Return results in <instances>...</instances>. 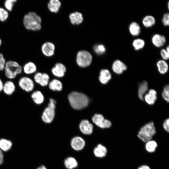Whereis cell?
<instances>
[{"mask_svg": "<svg viewBox=\"0 0 169 169\" xmlns=\"http://www.w3.org/2000/svg\"><path fill=\"white\" fill-rule=\"evenodd\" d=\"M151 40L152 44L155 47L160 48L165 44L166 41V39L164 36L156 33L153 35Z\"/></svg>", "mask_w": 169, "mask_h": 169, "instance_id": "5bb4252c", "label": "cell"}, {"mask_svg": "<svg viewBox=\"0 0 169 169\" xmlns=\"http://www.w3.org/2000/svg\"><path fill=\"white\" fill-rule=\"evenodd\" d=\"M79 128L81 131L85 135H90L93 131V125L87 120H83L81 121L79 125Z\"/></svg>", "mask_w": 169, "mask_h": 169, "instance_id": "7c38bea8", "label": "cell"}, {"mask_svg": "<svg viewBox=\"0 0 169 169\" xmlns=\"http://www.w3.org/2000/svg\"><path fill=\"white\" fill-rule=\"evenodd\" d=\"M92 60V55L87 51L81 50L77 53L76 61L80 67L85 68L88 66L90 64Z\"/></svg>", "mask_w": 169, "mask_h": 169, "instance_id": "5b68a950", "label": "cell"}, {"mask_svg": "<svg viewBox=\"0 0 169 169\" xmlns=\"http://www.w3.org/2000/svg\"><path fill=\"white\" fill-rule=\"evenodd\" d=\"M2 40L0 38V46L2 45Z\"/></svg>", "mask_w": 169, "mask_h": 169, "instance_id": "7dc6e473", "label": "cell"}, {"mask_svg": "<svg viewBox=\"0 0 169 169\" xmlns=\"http://www.w3.org/2000/svg\"><path fill=\"white\" fill-rule=\"evenodd\" d=\"M66 71L65 66L62 63H59L56 64L55 67L52 69V72L54 75L59 77H63Z\"/></svg>", "mask_w": 169, "mask_h": 169, "instance_id": "2e32d148", "label": "cell"}, {"mask_svg": "<svg viewBox=\"0 0 169 169\" xmlns=\"http://www.w3.org/2000/svg\"><path fill=\"white\" fill-rule=\"evenodd\" d=\"M111 74L108 69H103L100 70L99 79L100 81L102 84H106L111 79Z\"/></svg>", "mask_w": 169, "mask_h": 169, "instance_id": "e0dca14e", "label": "cell"}, {"mask_svg": "<svg viewBox=\"0 0 169 169\" xmlns=\"http://www.w3.org/2000/svg\"><path fill=\"white\" fill-rule=\"evenodd\" d=\"M12 146V142L8 140L2 139L0 140V149L4 151L9 150Z\"/></svg>", "mask_w": 169, "mask_h": 169, "instance_id": "4dcf8cb0", "label": "cell"}, {"mask_svg": "<svg viewBox=\"0 0 169 169\" xmlns=\"http://www.w3.org/2000/svg\"><path fill=\"white\" fill-rule=\"evenodd\" d=\"M148 90V83L145 81H143L139 85L138 91V96L141 100H143L144 96Z\"/></svg>", "mask_w": 169, "mask_h": 169, "instance_id": "7402d4cb", "label": "cell"}, {"mask_svg": "<svg viewBox=\"0 0 169 169\" xmlns=\"http://www.w3.org/2000/svg\"><path fill=\"white\" fill-rule=\"evenodd\" d=\"M3 84L2 80L0 79V91H1L3 90Z\"/></svg>", "mask_w": 169, "mask_h": 169, "instance_id": "ee69618b", "label": "cell"}, {"mask_svg": "<svg viewBox=\"0 0 169 169\" xmlns=\"http://www.w3.org/2000/svg\"><path fill=\"white\" fill-rule=\"evenodd\" d=\"M49 87L50 89L53 90L60 91L62 88V85L60 81L54 79L50 82Z\"/></svg>", "mask_w": 169, "mask_h": 169, "instance_id": "f546056e", "label": "cell"}, {"mask_svg": "<svg viewBox=\"0 0 169 169\" xmlns=\"http://www.w3.org/2000/svg\"><path fill=\"white\" fill-rule=\"evenodd\" d=\"M15 87L14 84L11 81L6 82L3 85V90L8 95H12L14 91Z\"/></svg>", "mask_w": 169, "mask_h": 169, "instance_id": "484cf974", "label": "cell"}, {"mask_svg": "<svg viewBox=\"0 0 169 169\" xmlns=\"http://www.w3.org/2000/svg\"><path fill=\"white\" fill-rule=\"evenodd\" d=\"M6 62L4 55L0 53V71L4 70Z\"/></svg>", "mask_w": 169, "mask_h": 169, "instance_id": "f35d334b", "label": "cell"}, {"mask_svg": "<svg viewBox=\"0 0 169 169\" xmlns=\"http://www.w3.org/2000/svg\"><path fill=\"white\" fill-rule=\"evenodd\" d=\"M31 97L33 101L37 104H41L44 101V96L39 91L34 92L31 95Z\"/></svg>", "mask_w": 169, "mask_h": 169, "instance_id": "83f0119b", "label": "cell"}, {"mask_svg": "<svg viewBox=\"0 0 169 169\" xmlns=\"http://www.w3.org/2000/svg\"><path fill=\"white\" fill-rule=\"evenodd\" d=\"M61 6V3L59 0H51L48 4L49 10L52 13L58 12Z\"/></svg>", "mask_w": 169, "mask_h": 169, "instance_id": "603a6c76", "label": "cell"}, {"mask_svg": "<svg viewBox=\"0 0 169 169\" xmlns=\"http://www.w3.org/2000/svg\"><path fill=\"white\" fill-rule=\"evenodd\" d=\"M127 69L126 65L119 59L115 60L112 65V69L115 73L117 74H122Z\"/></svg>", "mask_w": 169, "mask_h": 169, "instance_id": "ba28073f", "label": "cell"}, {"mask_svg": "<svg viewBox=\"0 0 169 169\" xmlns=\"http://www.w3.org/2000/svg\"><path fill=\"white\" fill-rule=\"evenodd\" d=\"M37 169H47L44 165H42L38 167Z\"/></svg>", "mask_w": 169, "mask_h": 169, "instance_id": "f6af8a7d", "label": "cell"}, {"mask_svg": "<svg viewBox=\"0 0 169 169\" xmlns=\"http://www.w3.org/2000/svg\"><path fill=\"white\" fill-rule=\"evenodd\" d=\"M17 2V0H6L4 3V8L8 12L12 11L14 5Z\"/></svg>", "mask_w": 169, "mask_h": 169, "instance_id": "d6a6232c", "label": "cell"}, {"mask_svg": "<svg viewBox=\"0 0 169 169\" xmlns=\"http://www.w3.org/2000/svg\"><path fill=\"white\" fill-rule=\"evenodd\" d=\"M128 29L130 33L133 36H137L141 33L140 26L136 22H132L130 24Z\"/></svg>", "mask_w": 169, "mask_h": 169, "instance_id": "d6986e66", "label": "cell"}, {"mask_svg": "<svg viewBox=\"0 0 169 169\" xmlns=\"http://www.w3.org/2000/svg\"><path fill=\"white\" fill-rule=\"evenodd\" d=\"M137 169H151V168L147 165H143L139 167Z\"/></svg>", "mask_w": 169, "mask_h": 169, "instance_id": "7bdbcfd3", "label": "cell"}, {"mask_svg": "<svg viewBox=\"0 0 169 169\" xmlns=\"http://www.w3.org/2000/svg\"><path fill=\"white\" fill-rule=\"evenodd\" d=\"M163 126L164 129L167 132L169 131V119L168 118L166 119L164 121Z\"/></svg>", "mask_w": 169, "mask_h": 169, "instance_id": "ab89813d", "label": "cell"}, {"mask_svg": "<svg viewBox=\"0 0 169 169\" xmlns=\"http://www.w3.org/2000/svg\"><path fill=\"white\" fill-rule=\"evenodd\" d=\"M95 156L97 157L102 158L106 156L107 150L106 148L101 144H98L93 151Z\"/></svg>", "mask_w": 169, "mask_h": 169, "instance_id": "ffe728a7", "label": "cell"}, {"mask_svg": "<svg viewBox=\"0 0 169 169\" xmlns=\"http://www.w3.org/2000/svg\"><path fill=\"white\" fill-rule=\"evenodd\" d=\"M169 2H168V3H167V8H168V9H169Z\"/></svg>", "mask_w": 169, "mask_h": 169, "instance_id": "c3c4849f", "label": "cell"}, {"mask_svg": "<svg viewBox=\"0 0 169 169\" xmlns=\"http://www.w3.org/2000/svg\"><path fill=\"white\" fill-rule=\"evenodd\" d=\"M55 48V46L53 43L47 42L42 44L41 49L43 54L47 57H49L54 54Z\"/></svg>", "mask_w": 169, "mask_h": 169, "instance_id": "30bf717a", "label": "cell"}, {"mask_svg": "<svg viewBox=\"0 0 169 169\" xmlns=\"http://www.w3.org/2000/svg\"><path fill=\"white\" fill-rule=\"evenodd\" d=\"M156 67L159 73L161 74H166L168 70V65L166 61L163 59L158 60L156 62Z\"/></svg>", "mask_w": 169, "mask_h": 169, "instance_id": "44dd1931", "label": "cell"}, {"mask_svg": "<svg viewBox=\"0 0 169 169\" xmlns=\"http://www.w3.org/2000/svg\"><path fill=\"white\" fill-rule=\"evenodd\" d=\"M23 22L25 28L28 30L37 31L40 30L42 28L41 18L34 12H29L25 14Z\"/></svg>", "mask_w": 169, "mask_h": 169, "instance_id": "6da1fadb", "label": "cell"}, {"mask_svg": "<svg viewBox=\"0 0 169 169\" xmlns=\"http://www.w3.org/2000/svg\"><path fill=\"white\" fill-rule=\"evenodd\" d=\"M18 84L19 86L27 92L32 91L34 87V84L33 80L27 77H23L19 79Z\"/></svg>", "mask_w": 169, "mask_h": 169, "instance_id": "52a82bcc", "label": "cell"}, {"mask_svg": "<svg viewBox=\"0 0 169 169\" xmlns=\"http://www.w3.org/2000/svg\"><path fill=\"white\" fill-rule=\"evenodd\" d=\"M145 42L144 40L140 38L134 39L132 42V45L136 50H139L145 46Z\"/></svg>", "mask_w": 169, "mask_h": 169, "instance_id": "f1b7e54d", "label": "cell"}, {"mask_svg": "<svg viewBox=\"0 0 169 169\" xmlns=\"http://www.w3.org/2000/svg\"><path fill=\"white\" fill-rule=\"evenodd\" d=\"M64 165L68 169H73L77 166L78 162L74 158L69 157L65 160Z\"/></svg>", "mask_w": 169, "mask_h": 169, "instance_id": "4316f807", "label": "cell"}, {"mask_svg": "<svg viewBox=\"0 0 169 169\" xmlns=\"http://www.w3.org/2000/svg\"><path fill=\"white\" fill-rule=\"evenodd\" d=\"M160 54L162 59L166 61L169 59V52H168L165 49H162L161 50Z\"/></svg>", "mask_w": 169, "mask_h": 169, "instance_id": "8d00e7d4", "label": "cell"}, {"mask_svg": "<svg viewBox=\"0 0 169 169\" xmlns=\"http://www.w3.org/2000/svg\"><path fill=\"white\" fill-rule=\"evenodd\" d=\"M68 99L72 107L77 110L85 108L89 102L88 99L85 95L76 91L70 93L69 95Z\"/></svg>", "mask_w": 169, "mask_h": 169, "instance_id": "7a4b0ae2", "label": "cell"}, {"mask_svg": "<svg viewBox=\"0 0 169 169\" xmlns=\"http://www.w3.org/2000/svg\"><path fill=\"white\" fill-rule=\"evenodd\" d=\"M5 73L9 79L15 78L17 75L22 73V67L17 62L13 60L6 61L5 66Z\"/></svg>", "mask_w": 169, "mask_h": 169, "instance_id": "277c9868", "label": "cell"}, {"mask_svg": "<svg viewBox=\"0 0 169 169\" xmlns=\"http://www.w3.org/2000/svg\"><path fill=\"white\" fill-rule=\"evenodd\" d=\"M3 155L2 150L0 149V165L3 163Z\"/></svg>", "mask_w": 169, "mask_h": 169, "instance_id": "b9f144b4", "label": "cell"}, {"mask_svg": "<svg viewBox=\"0 0 169 169\" xmlns=\"http://www.w3.org/2000/svg\"><path fill=\"white\" fill-rule=\"evenodd\" d=\"M92 120L96 125L101 128H109L112 125L110 121L105 119L103 116L100 114H95L93 117Z\"/></svg>", "mask_w": 169, "mask_h": 169, "instance_id": "8992f818", "label": "cell"}, {"mask_svg": "<svg viewBox=\"0 0 169 169\" xmlns=\"http://www.w3.org/2000/svg\"><path fill=\"white\" fill-rule=\"evenodd\" d=\"M54 115V109L48 107L44 110L42 115V119L45 123H49L53 121Z\"/></svg>", "mask_w": 169, "mask_h": 169, "instance_id": "8fae6325", "label": "cell"}, {"mask_svg": "<svg viewBox=\"0 0 169 169\" xmlns=\"http://www.w3.org/2000/svg\"><path fill=\"white\" fill-rule=\"evenodd\" d=\"M9 16L8 12L4 8L0 7V21L4 22L8 18Z\"/></svg>", "mask_w": 169, "mask_h": 169, "instance_id": "836d02e7", "label": "cell"}, {"mask_svg": "<svg viewBox=\"0 0 169 169\" xmlns=\"http://www.w3.org/2000/svg\"><path fill=\"white\" fill-rule=\"evenodd\" d=\"M93 48L94 52L98 55L103 54L106 50L105 47L102 44H96L94 46Z\"/></svg>", "mask_w": 169, "mask_h": 169, "instance_id": "e575fe53", "label": "cell"}, {"mask_svg": "<svg viewBox=\"0 0 169 169\" xmlns=\"http://www.w3.org/2000/svg\"><path fill=\"white\" fill-rule=\"evenodd\" d=\"M162 22L163 25L165 26L169 25V13H166L164 14L162 18Z\"/></svg>", "mask_w": 169, "mask_h": 169, "instance_id": "74e56055", "label": "cell"}, {"mask_svg": "<svg viewBox=\"0 0 169 169\" xmlns=\"http://www.w3.org/2000/svg\"><path fill=\"white\" fill-rule=\"evenodd\" d=\"M71 146L73 149L76 151H80L84 147L85 142L81 137L77 136L73 138L71 141Z\"/></svg>", "mask_w": 169, "mask_h": 169, "instance_id": "9c48e42d", "label": "cell"}, {"mask_svg": "<svg viewBox=\"0 0 169 169\" xmlns=\"http://www.w3.org/2000/svg\"><path fill=\"white\" fill-rule=\"evenodd\" d=\"M142 23L143 25L146 28H150L153 26L156 23V19L151 15H147L142 19Z\"/></svg>", "mask_w": 169, "mask_h": 169, "instance_id": "cb8c5ba5", "label": "cell"}, {"mask_svg": "<svg viewBox=\"0 0 169 169\" xmlns=\"http://www.w3.org/2000/svg\"><path fill=\"white\" fill-rule=\"evenodd\" d=\"M25 73L26 74H31L35 72L37 70V67L35 64L31 61L26 63L22 68Z\"/></svg>", "mask_w": 169, "mask_h": 169, "instance_id": "d4e9b609", "label": "cell"}, {"mask_svg": "<svg viewBox=\"0 0 169 169\" xmlns=\"http://www.w3.org/2000/svg\"><path fill=\"white\" fill-rule=\"evenodd\" d=\"M162 96L167 102L169 101V86L166 85L164 86L162 92Z\"/></svg>", "mask_w": 169, "mask_h": 169, "instance_id": "d590c367", "label": "cell"}, {"mask_svg": "<svg viewBox=\"0 0 169 169\" xmlns=\"http://www.w3.org/2000/svg\"><path fill=\"white\" fill-rule=\"evenodd\" d=\"M145 148L149 152H154L157 146V144L156 141L153 140H150L146 142Z\"/></svg>", "mask_w": 169, "mask_h": 169, "instance_id": "1f68e13d", "label": "cell"}, {"mask_svg": "<svg viewBox=\"0 0 169 169\" xmlns=\"http://www.w3.org/2000/svg\"><path fill=\"white\" fill-rule=\"evenodd\" d=\"M34 80L36 82L41 85L44 86L47 85L49 82V76L46 73L42 74L40 72L36 73L34 76Z\"/></svg>", "mask_w": 169, "mask_h": 169, "instance_id": "4fadbf2b", "label": "cell"}, {"mask_svg": "<svg viewBox=\"0 0 169 169\" xmlns=\"http://www.w3.org/2000/svg\"><path fill=\"white\" fill-rule=\"evenodd\" d=\"M156 133L154 123L152 121H151L141 128L137 134V136L143 142H146L151 140Z\"/></svg>", "mask_w": 169, "mask_h": 169, "instance_id": "3957f363", "label": "cell"}, {"mask_svg": "<svg viewBox=\"0 0 169 169\" xmlns=\"http://www.w3.org/2000/svg\"><path fill=\"white\" fill-rule=\"evenodd\" d=\"M157 92L153 89L149 90L144 96V99L145 102L148 105H153L157 99Z\"/></svg>", "mask_w": 169, "mask_h": 169, "instance_id": "9a60e30c", "label": "cell"}, {"mask_svg": "<svg viewBox=\"0 0 169 169\" xmlns=\"http://www.w3.org/2000/svg\"><path fill=\"white\" fill-rule=\"evenodd\" d=\"M165 49L168 52H169V46L168 45L166 47Z\"/></svg>", "mask_w": 169, "mask_h": 169, "instance_id": "bcb514c9", "label": "cell"}, {"mask_svg": "<svg viewBox=\"0 0 169 169\" xmlns=\"http://www.w3.org/2000/svg\"><path fill=\"white\" fill-rule=\"evenodd\" d=\"M69 18L71 23L73 25H78L81 23L83 18L82 14L78 12L71 13L69 15Z\"/></svg>", "mask_w": 169, "mask_h": 169, "instance_id": "ac0fdd59", "label": "cell"}, {"mask_svg": "<svg viewBox=\"0 0 169 169\" xmlns=\"http://www.w3.org/2000/svg\"><path fill=\"white\" fill-rule=\"evenodd\" d=\"M56 103V102L53 99H50V102L48 104V107L54 109L55 107V104Z\"/></svg>", "mask_w": 169, "mask_h": 169, "instance_id": "60d3db41", "label": "cell"}]
</instances>
